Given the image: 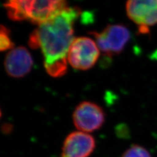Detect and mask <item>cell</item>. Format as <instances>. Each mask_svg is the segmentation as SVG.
Returning <instances> with one entry per match:
<instances>
[{"label":"cell","instance_id":"obj_1","mask_svg":"<svg viewBox=\"0 0 157 157\" xmlns=\"http://www.w3.org/2000/svg\"><path fill=\"white\" fill-rule=\"evenodd\" d=\"M80 12L77 7H67L39 24L29 37V45L41 49L45 70L53 77H62L67 72V54L75 39L73 26Z\"/></svg>","mask_w":157,"mask_h":157},{"label":"cell","instance_id":"obj_2","mask_svg":"<svg viewBox=\"0 0 157 157\" xmlns=\"http://www.w3.org/2000/svg\"><path fill=\"white\" fill-rule=\"evenodd\" d=\"M8 17L13 21L41 24L66 8V0H7Z\"/></svg>","mask_w":157,"mask_h":157},{"label":"cell","instance_id":"obj_3","mask_svg":"<svg viewBox=\"0 0 157 157\" xmlns=\"http://www.w3.org/2000/svg\"><path fill=\"white\" fill-rule=\"evenodd\" d=\"M90 33L94 37L100 51L108 56L120 54L131 37L128 28L122 24L108 25L100 33Z\"/></svg>","mask_w":157,"mask_h":157},{"label":"cell","instance_id":"obj_4","mask_svg":"<svg viewBox=\"0 0 157 157\" xmlns=\"http://www.w3.org/2000/svg\"><path fill=\"white\" fill-rule=\"evenodd\" d=\"M100 50L91 38H75L67 54V61L73 68L87 70L94 66L100 56Z\"/></svg>","mask_w":157,"mask_h":157},{"label":"cell","instance_id":"obj_5","mask_svg":"<svg viewBox=\"0 0 157 157\" xmlns=\"http://www.w3.org/2000/svg\"><path fill=\"white\" fill-rule=\"evenodd\" d=\"M128 17L138 26L141 33L149 32V28L157 24V0H128Z\"/></svg>","mask_w":157,"mask_h":157},{"label":"cell","instance_id":"obj_6","mask_svg":"<svg viewBox=\"0 0 157 157\" xmlns=\"http://www.w3.org/2000/svg\"><path fill=\"white\" fill-rule=\"evenodd\" d=\"M73 121L76 128L90 133L99 130L105 122V113L102 108L95 103L82 101L75 109Z\"/></svg>","mask_w":157,"mask_h":157},{"label":"cell","instance_id":"obj_7","mask_svg":"<svg viewBox=\"0 0 157 157\" xmlns=\"http://www.w3.org/2000/svg\"><path fill=\"white\" fill-rule=\"evenodd\" d=\"M95 147L96 141L92 136L81 131L73 132L63 142L61 157H88Z\"/></svg>","mask_w":157,"mask_h":157},{"label":"cell","instance_id":"obj_8","mask_svg":"<svg viewBox=\"0 0 157 157\" xmlns=\"http://www.w3.org/2000/svg\"><path fill=\"white\" fill-rule=\"evenodd\" d=\"M33 59L28 49L24 47L14 48L5 59V68L7 74L13 78H21L31 71Z\"/></svg>","mask_w":157,"mask_h":157},{"label":"cell","instance_id":"obj_9","mask_svg":"<svg viewBox=\"0 0 157 157\" xmlns=\"http://www.w3.org/2000/svg\"><path fill=\"white\" fill-rule=\"evenodd\" d=\"M121 157H152L149 152L144 147L133 145L122 154Z\"/></svg>","mask_w":157,"mask_h":157},{"label":"cell","instance_id":"obj_10","mask_svg":"<svg viewBox=\"0 0 157 157\" xmlns=\"http://www.w3.org/2000/svg\"><path fill=\"white\" fill-rule=\"evenodd\" d=\"M14 43L10 37V31L4 26H1L0 32V48L2 51L14 48Z\"/></svg>","mask_w":157,"mask_h":157}]
</instances>
